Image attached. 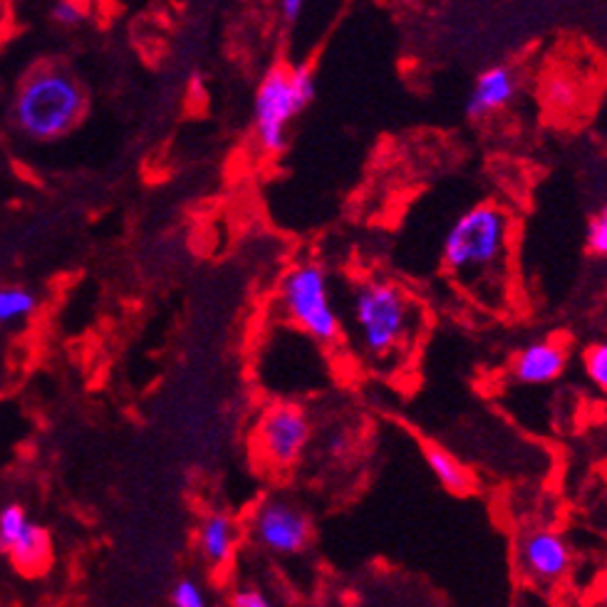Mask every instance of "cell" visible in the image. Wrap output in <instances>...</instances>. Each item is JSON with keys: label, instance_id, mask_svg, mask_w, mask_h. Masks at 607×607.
<instances>
[{"label": "cell", "instance_id": "cell-1", "mask_svg": "<svg viewBox=\"0 0 607 607\" xmlns=\"http://www.w3.org/2000/svg\"><path fill=\"white\" fill-rule=\"evenodd\" d=\"M350 323L365 360L392 367L410 355L424 328V313L397 280L367 278L350 293Z\"/></svg>", "mask_w": 607, "mask_h": 607}, {"label": "cell", "instance_id": "cell-2", "mask_svg": "<svg viewBox=\"0 0 607 607\" xmlns=\"http://www.w3.org/2000/svg\"><path fill=\"white\" fill-rule=\"evenodd\" d=\"M513 219L501 204L478 202L469 206L441 243V266L464 288H501L509 270Z\"/></svg>", "mask_w": 607, "mask_h": 607}, {"label": "cell", "instance_id": "cell-3", "mask_svg": "<svg viewBox=\"0 0 607 607\" xmlns=\"http://www.w3.org/2000/svg\"><path fill=\"white\" fill-rule=\"evenodd\" d=\"M85 110L87 95L80 80L60 65H43L17 85L11 117L28 139L50 142L75 130Z\"/></svg>", "mask_w": 607, "mask_h": 607}, {"label": "cell", "instance_id": "cell-4", "mask_svg": "<svg viewBox=\"0 0 607 607\" xmlns=\"http://www.w3.org/2000/svg\"><path fill=\"white\" fill-rule=\"evenodd\" d=\"M318 93V77L313 65L301 62H276L260 77L256 99H253V130L258 147L266 154H280L288 149L290 124L313 105Z\"/></svg>", "mask_w": 607, "mask_h": 607}, {"label": "cell", "instance_id": "cell-5", "mask_svg": "<svg viewBox=\"0 0 607 607\" xmlns=\"http://www.w3.org/2000/svg\"><path fill=\"white\" fill-rule=\"evenodd\" d=\"M278 307L293 328L320 345H338L345 325L332 301V283L325 266L301 260L280 278Z\"/></svg>", "mask_w": 607, "mask_h": 607}, {"label": "cell", "instance_id": "cell-6", "mask_svg": "<svg viewBox=\"0 0 607 607\" xmlns=\"http://www.w3.org/2000/svg\"><path fill=\"white\" fill-rule=\"evenodd\" d=\"M311 439V412L290 400L268 404L253 429V449L263 464L276 471L293 469L303 459Z\"/></svg>", "mask_w": 607, "mask_h": 607}, {"label": "cell", "instance_id": "cell-7", "mask_svg": "<svg viewBox=\"0 0 607 607\" xmlns=\"http://www.w3.org/2000/svg\"><path fill=\"white\" fill-rule=\"evenodd\" d=\"M513 560L525 583L541 591H553L566 583L573 570V550L566 536L550 525H529L519 533Z\"/></svg>", "mask_w": 607, "mask_h": 607}, {"label": "cell", "instance_id": "cell-8", "mask_svg": "<svg viewBox=\"0 0 607 607\" xmlns=\"http://www.w3.org/2000/svg\"><path fill=\"white\" fill-rule=\"evenodd\" d=\"M251 536L274 556H298L311 546L313 519L293 498L270 496L253 513Z\"/></svg>", "mask_w": 607, "mask_h": 607}, {"label": "cell", "instance_id": "cell-9", "mask_svg": "<svg viewBox=\"0 0 607 607\" xmlns=\"http://www.w3.org/2000/svg\"><path fill=\"white\" fill-rule=\"evenodd\" d=\"M570 365L568 342L558 338L533 340L529 345L515 352L511 362V375L519 385L541 387L550 385L566 373Z\"/></svg>", "mask_w": 607, "mask_h": 607}, {"label": "cell", "instance_id": "cell-10", "mask_svg": "<svg viewBox=\"0 0 607 607\" xmlns=\"http://www.w3.org/2000/svg\"><path fill=\"white\" fill-rule=\"evenodd\" d=\"M521 80L519 72L506 62L486 68L482 75L476 77L474 87H471L466 99V117L471 122H482L486 117L503 112L506 107L513 105L515 95H519Z\"/></svg>", "mask_w": 607, "mask_h": 607}, {"label": "cell", "instance_id": "cell-11", "mask_svg": "<svg viewBox=\"0 0 607 607\" xmlns=\"http://www.w3.org/2000/svg\"><path fill=\"white\" fill-rule=\"evenodd\" d=\"M420 447H422V457H424V461H427V466L432 471V476L437 478V484L444 488V491H449L454 496L474 494L476 478H474V474H471V469L464 464V461L457 459L449 449H444L441 444L432 441V439H424Z\"/></svg>", "mask_w": 607, "mask_h": 607}, {"label": "cell", "instance_id": "cell-12", "mask_svg": "<svg viewBox=\"0 0 607 607\" xmlns=\"http://www.w3.org/2000/svg\"><path fill=\"white\" fill-rule=\"evenodd\" d=\"M239 546V525L226 513H208L198 525V553L208 566L229 563Z\"/></svg>", "mask_w": 607, "mask_h": 607}, {"label": "cell", "instance_id": "cell-13", "mask_svg": "<svg viewBox=\"0 0 607 607\" xmlns=\"http://www.w3.org/2000/svg\"><path fill=\"white\" fill-rule=\"evenodd\" d=\"M5 556L13 560V566L23 573H40V570L48 568L50 558H52V543L48 531L43 529L38 523H28V529L21 533L11 548L5 550Z\"/></svg>", "mask_w": 607, "mask_h": 607}, {"label": "cell", "instance_id": "cell-14", "mask_svg": "<svg viewBox=\"0 0 607 607\" xmlns=\"http://www.w3.org/2000/svg\"><path fill=\"white\" fill-rule=\"evenodd\" d=\"M38 311V295L23 286L0 288V328L5 323L25 320Z\"/></svg>", "mask_w": 607, "mask_h": 607}, {"label": "cell", "instance_id": "cell-15", "mask_svg": "<svg viewBox=\"0 0 607 607\" xmlns=\"http://www.w3.org/2000/svg\"><path fill=\"white\" fill-rule=\"evenodd\" d=\"M28 513L21 503H8L0 509V550H8L21 538V533L28 529Z\"/></svg>", "mask_w": 607, "mask_h": 607}, {"label": "cell", "instance_id": "cell-16", "mask_svg": "<svg viewBox=\"0 0 607 607\" xmlns=\"http://www.w3.org/2000/svg\"><path fill=\"white\" fill-rule=\"evenodd\" d=\"M583 369L585 377L591 379L595 389L607 394V340L595 342V345L583 352Z\"/></svg>", "mask_w": 607, "mask_h": 607}, {"label": "cell", "instance_id": "cell-17", "mask_svg": "<svg viewBox=\"0 0 607 607\" xmlns=\"http://www.w3.org/2000/svg\"><path fill=\"white\" fill-rule=\"evenodd\" d=\"M585 246L593 256L607 258V204L591 219L585 233Z\"/></svg>", "mask_w": 607, "mask_h": 607}, {"label": "cell", "instance_id": "cell-18", "mask_svg": "<svg viewBox=\"0 0 607 607\" xmlns=\"http://www.w3.org/2000/svg\"><path fill=\"white\" fill-rule=\"evenodd\" d=\"M171 600H174V607H208L202 585L194 583L192 578L179 580L174 593H171Z\"/></svg>", "mask_w": 607, "mask_h": 607}, {"label": "cell", "instance_id": "cell-19", "mask_svg": "<svg viewBox=\"0 0 607 607\" xmlns=\"http://www.w3.org/2000/svg\"><path fill=\"white\" fill-rule=\"evenodd\" d=\"M87 11L80 3H70V0H60L50 8V17L56 21L62 28H72V25H80L85 21Z\"/></svg>", "mask_w": 607, "mask_h": 607}, {"label": "cell", "instance_id": "cell-20", "mask_svg": "<svg viewBox=\"0 0 607 607\" xmlns=\"http://www.w3.org/2000/svg\"><path fill=\"white\" fill-rule=\"evenodd\" d=\"M231 607H274V603L256 587H243V591L233 593Z\"/></svg>", "mask_w": 607, "mask_h": 607}, {"label": "cell", "instance_id": "cell-21", "mask_svg": "<svg viewBox=\"0 0 607 607\" xmlns=\"http://www.w3.org/2000/svg\"><path fill=\"white\" fill-rule=\"evenodd\" d=\"M573 95H575L573 85L563 83V80H560V83H553V85L548 87V99H550L553 105H558V107L570 105V99H573Z\"/></svg>", "mask_w": 607, "mask_h": 607}, {"label": "cell", "instance_id": "cell-22", "mask_svg": "<svg viewBox=\"0 0 607 607\" xmlns=\"http://www.w3.org/2000/svg\"><path fill=\"white\" fill-rule=\"evenodd\" d=\"M303 13H305V5L301 0H283V3H280V17H283L286 25L301 23Z\"/></svg>", "mask_w": 607, "mask_h": 607}, {"label": "cell", "instance_id": "cell-23", "mask_svg": "<svg viewBox=\"0 0 607 607\" xmlns=\"http://www.w3.org/2000/svg\"><path fill=\"white\" fill-rule=\"evenodd\" d=\"M587 607H607V573L597 580L595 591L591 595V605Z\"/></svg>", "mask_w": 607, "mask_h": 607}, {"label": "cell", "instance_id": "cell-24", "mask_svg": "<svg viewBox=\"0 0 607 607\" xmlns=\"http://www.w3.org/2000/svg\"><path fill=\"white\" fill-rule=\"evenodd\" d=\"M13 31V21H11V11H8V5L0 3V48H3V43L8 40V35Z\"/></svg>", "mask_w": 607, "mask_h": 607}]
</instances>
